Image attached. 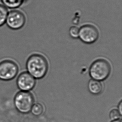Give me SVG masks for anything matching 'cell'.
<instances>
[{
	"mask_svg": "<svg viewBox=\"0 0 122 122\" xmlns=\"http://www.w3.org/2000/svg\"><path fill=\"white\" fill-rule=\"evenodd\" d=\"M88 89L91 94L98 95L102 92L103 86L100 81L92 79L88 82Z\"/></svg>",
	"mask_w": 122,
	"mask_h": 122,
	"instance_id": "8",
	"label": "cell"
},
{
	"mask_svg": "<svg viewBox=\"0 0 122 122\" xmlns=\"http://www.w3.org/2000/svg\"><path fill=\"white\" fill-rule=\"evenodd\" d=\"M111 67L109 62L105 59H99L93 62L89 69V74L92 79L104 81L109 77Z\"/></svg>",
	"mask_w": 122,
	"mask_h": 122,
	"instance_id": "2",
	"label": "cell"
},
{
	"mask_svg": "<svg viewBox=\"0 0 122 122\" xmlns=\"http://www.w3.org/2000/svg\"><path fill=\"white\" fill-rule=\"evenodd\" d=\"M79 28L76 26L71 27L69 29V34L71 38L76 39L79 37Z\"/></svg>",
	"mask_w": 122,
	"mask_h": 122,
	"instance_id": "12",
	"label": "cell"
},
{
	"mask_svg": "<svg viewBox=\"0 0 122 122\" xmlns=\"http://www.w3.org/2000/svg\"><path fill=\"white\" fill-rule=\"evenodd\" d=\"M4 6L6 8H9L11 10L16 9L19 8L25 0H0Z\"/></svg>",
	"mask_w": 122,
	"mask_h": 122,
	"instance_id": "9",
	"label": "cell"
},
{
	"mask_svg": "<svg viewBox=\"0 0 122 122\" xmlns=\"http://www.w3.org/2000/svg\"><path fill=\"white\" fill-rule=\"evenodd\" d=\"M17 86L21 91L29 92L34 88L36 81L33 76L28 72L19 74L16 81Z\"/></svg>",
	"mask_w": 122,
	"mask_h": 122,
	"instance_id": "7",
	"label": "cell"
},
{
	"mask_svg": "<svg viewBox=\"0 0 122 122\" xmlns=\"http://www.w3.org/2000/svg\"><path fill=\"white\" fill-rule=\"evenodd\" d=\"M30 111L34 116H41L43 112L44 107L41 104L37 103L33 104Z\"/></svg>",
	"mask_w": 122,
	"mask_h": 122,
	"instance_id": "11",
	"label": "cell"
},
{
	"mask_svg": "<svg viewBox=\"0 0 122 122\" xmlns=\"http://www.w3.org/2000/svg\"><path fill=\"white\" fill-rule=\"evenodd\" d=\"M122 115H121L117 109H113L111 111L109 114V117L112 121L120 119Z\"/></svg>",
	"mask_w": 122,
	"mask_h": 122,
	"instance_id": "13",
	"label": "cell"
},
{
	"mask_svg": "<svg viewBox=\"0 0 122 122\" xmlns=\"http://www.w3.org/2000/svg\"><path fill=\"white\" fill-rule=\"evenodd\" d=\"M19 67L15 61L5 60L0 62V79L3 81L11 80L18 74Z\"/></svg>",
	"mask_w": 122,
	"mask_h": 122,
	"instance_id": "4",
	"label": "cell"
},
{
	"mask_svg": "<svg viewBox=\"0 0 122 122\" xmlns=\"http://www.w3.org/2000/svg\"><path fill=\"white\" fill-rule=\"evenodd\" d=\"M26 67L28 72L33 78L41 79L48 72V63L46 58L42 55L33 54L27 60Z\"/></svg>",
	"mask_w": 122,
	"mask_h": 122,
	"instance_id": "1",
	"label": "cell"
},
{
	"mask_svg": "<svg viewBox=\"0 0 122 122\" xmlns=\"http://www.w3.org/2000/svg\"><path fill=\"white\" fill-rule=\"evenodd\" d=\"M34 103V97L29 92L20 91L16 94L14 99L15 109L22 114H27L30 112Z\"/></svg>",
	"mask_w": 122,
	"mask_h": 122,
	"instance_id": "3",
	"label": "cell"
},
{
	"mask_svg": "<svg viewBox=\"0 0 122 122\" xmlns=\"http://www.w3.org/2000/svg\"><path fill=\"white\" fill-rule=\"evenodd\" d=\"M111 122H122V120L121 119H117L114 121H112Z\"/></svg>",
	"mask_w": 122,
	"mask_h": 122,
	"instance_id": "15",
	"label": "cell"
},
{
	"mask_svg": "<svg viewBox=\"0 0 122 122\" xmlns=\"http://www.w3.org/2000/svg\"><path fill=\"white\" fill-rule=\"evenodd\" d=\"M8 13V8L3 5L0 4V27L3 26L5 23Z\"/></svg>",
	"mask_w": 122,
	"mask_h": 122,
	"instance_id": "10",
	"label": "cell"
},
{
	"mask_svg": "<svg viewBox=\"0 0 122 122\" xmlns=\"http://www.w3.org/2000/svg\"><path fill=\"white\" fill-rule=\"evenodd\" d=\"M26 17L23 12L17 9L8 11L5 23L12 30H18L22 28L26 23Z\"/></svg>",
	"mask_w": 122,
	"mask_h": 122,
	"instance_id": "5",
	"label": "cell"
},
{
	"mask_svg": "<svg viewBox=\"0 0 122 122\" xmlns=\"http://www.w3.org/2000/svg\"><path fill=\"white\" fill-rule=\"evenodd\" d=\"M99 37V31L94 25L86 24L79 28L78 38L86 44H90L96 42Z\"/></svg>",
	"mask_w": 122,
	"mask_h": 122,
	"instance_id": "6",
	"label": "cell"
},
{
	"mask_svg": "<svg viewBox=\"0 0 122 122\" xmlns=\"http://www.w3.org/2000/svg\"><path fill=\"white\" fill-rule=\"evenodd\" d=\"M118 111H119V112L121 113V115H122V101H121L120 102L118 106Z\"/></svg>",
	"mask_w": 122,
	"mask_h": 122,
	"instance_id": "14",
	"label": "cell"
}]
</instances>
